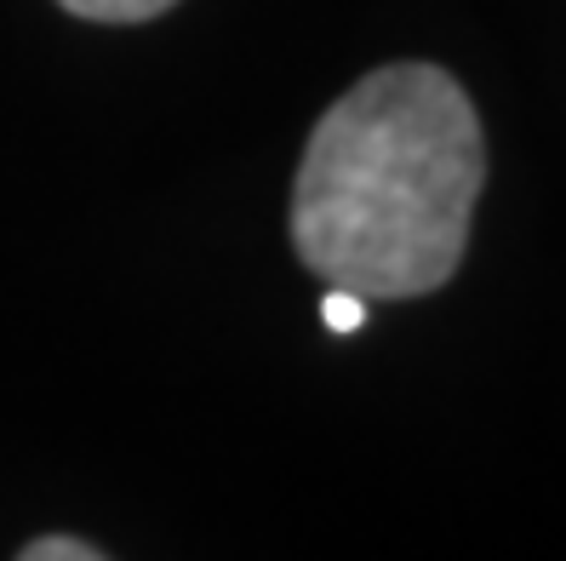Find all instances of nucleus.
<instances>
[{"label": "nucleus", "mask_w": 566, "mask_h": 561, "mask_svg": "<svg viewBox=\"0 0 566 561\" xmlns=\"http://www.w3.org/2000/svg\"><path fill=\"white\" fill-rule=\"evenodd\" d=\"M486 144L475 104L436 63H389L332 104L292 184L304 270L366 304L423 299L470 247Z\"/></svg>", "instance_id": "obj_1"}, {"label": "nucleus", "mask_w": 566, "mask_h": 561, "mask_svg": "<svg viewBox=\"0 0 566 561\" xmlns=\"http://www.w3.org/2000/svg\"><path fill=\"white\" fill-rule=\"evenodd\" d=\"M57 7L92 23H144V18H160L166 7H178V0H57Z\"/></svg>", "instance_id": "obj_2"}, {"label": "nucleus", "mask_w": 566, "mask_h": 561, "mask_svg": "<svg viewBox=\"0 0 566 561\" xmlns=\"http://www.w3.org/2000/svg\"><path fill=\"white\" fill-rule=\"evenodd\" d=\"M366 299H355V292H344V287H326V299H321V321L332 326V333H360L366 326Z\"/></svg>", "instance_id": "obj_3"}, {"label": "nucleus", "mask_w": 566, "mask_h": 561, "mask_svg": "<svg viewBox=\"0 0 566 561\" xmlns=\"http://www.w3.org/2000/svg\"><path fill=\"white\" fill-rule=\"evenodd\" d=\"M23 561H104V550L86 544V539H35L18 550Z\"/></svg>", "instance_id": "obj_4"}]
</instances>
